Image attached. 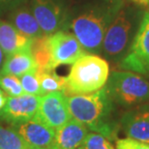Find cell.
I'll use <instances>...</instances> for the list:
<instances>
[{"label":"cell","mask_w":149,"mask_h":149,"mask_svg":"<svg viewBox=\"0 0 149 149\" xmlns=\"http://www.w3.org/2000/svg\"><path fill=\"white\" fill-rule=\"evenodd\" d=\"M67 103L72 118L109 141L117 139L120 122L114 117V103L105 86L93 93L67 96Z\"/></svg>","instance_id":"6da1fadb"},{"label":"cell","mask_w":149,"mask_h":149,"mask_svg":"<svg viewBox=\"0 0 149 149\" xmlns=\"http://www.w3.org/2000/svg\"><path fill=\"white\" fill-rule=\"evenodd\" d=\"M109 76V66L106 59L96 54H84L72 64L66 77V96L88 94L106 85Z\"/></svg>","instance_id":"7a4b0ae2"},{"label":"cell","mask_w":149,"mask_h":149,"mask_svg":"<svg viewBox=\"0 0 149 149\" xmlns=\"http://www.w3.org/2000/svg\"><path fill=\"white\" fill-rule=\"evenodd\" d=\"M119 9L118 4L91 9L73 20L71 24L73 34L86 52L95 54L102 50L106 31Z\"/></svg>","instance_id":"3957f363"},{"label":"cell","mask_w":149,"mask_h":149,"mask_svg":"<svg viewBox=\"0 0 149 149\" xmlns=\"http://www.w3.org/2000/svg\"><path fill=\"white\" fill-rule=\"evenodd\" d=\"M105 88L113 103L122 107H136L149 101V82L135 72L114 71Z\"/></svg>","instance_id":"277c9868"},{"label":"cell","mask_w":149,"mask_h":149,"mask_svg":"<svg viewBox=\"0 0 149 149\" xmlns=\"http://www.w3.org/2000/svg\"><path fill=\"white\" fill-rule=\"evenodd\" d=\"M132 29V22L124 10L116 13L106 31L102 44V50L107 58L115 59L126 49Z\"/></svg>","instance_id":"5b68a950"},{"label":"cell","mask_w":149,"mask_h":149,"mask_svg":"<svg viewBox=\"0 0 149 149\" xmlns=\"http://www.w3.org/2000/svg\"><path fill=\"white\" fill-rule=\"evenodd\" d=\"M31 11L45 35L67 27V12L61 0H32Z\"/></svg>","instance_id":"8992f818"},{"label":"cell","mask_w":149,"mask_h":149,"mask_svg":"<svg viewBox=\"0 0 149 149\" xmlns=\"http://www.w3.org/2000/svg\"><path fill=\"white\" fill-rule=\"evenodd\" d=\"M53 130H57L72 119L67 96L63 92H52L41 96L35 117Z\"/></svg>","instance_id":"52a82bcc"},{"label":"cell","mask_w":149,"mask_h":149,"mask_svg":"<svg viewBox=\"0 0 149 149\" xmlns=\"http://www.w3.org/2000/svg\"><path fill=\"white\" fill-rule=\"evenodd\" d=\"M49 46L52 70L62 65L73 64L85 54L76 36L64 30L49 35Z\"/></svg>","instance_id":"ba28073f"},{"label":"cell","mask_w":149,"mask_h":149,"mask_svg":"<svg viewBox=\"0 0 149 149\" xmlns=\"http://www.w3.org/2000/svg\"><path fill=\"white\" fill-rule=\"evenodd\" d=\"M123 69L139 74L149 73V13L142 17L131 50L121 62Z\"/></svg>","instance_id":"9c48e42d"},{"label":"cell","mask_w":149,"mask_h":149,"mask_svg":"<svg viewBox=\"0 0 149 149\" xmlns=\"http://www.w3.org/2000/svg\"><path fill=\"white\" fill-rule=\"evenodd\" d=\"M41 96L23 93L20 96L10 97L0 109V119L10 125L29 121L36 115Z\"/></svg>","instance_id":"30bf717a"},{"label":"cell","mask_w":149,"mask_h":149,"mask_svg":"<svg viewBox=\"0 0 149 149\" xmlns=\"http://www.w3.org/2000/svg\"><path fill=\"white\" fill-rule=\"evenodd\" d=\"M10 129L24 139L31 148L52 149L55 141V130L33 118L22 123L10 125Z\"/></svg>","instance_id":"8fae6325"},{"label":"cell","mask_w":149,"mask_h":149,"mask_svg":"<svg viewBox=\"0 0 149 149\" xmlns=\"http://www.w3.org/2000/svg\"><path fill=\"white\" fill-rule=\"evenodd\" d=\"M120 126L127 138L149 144V104L136 106L125 112Z\"/></svg>","instance_id":"7c38bea8"},{"label":"cell","mask_w":149,"mask_h":149,"mask_svg":"<svg viewBox=\"0 0 149 149\" xmlns=\"http://www.w3.org/2000/svg\"><path fill=\"white\" fill-rule=\"evenodd\" d=\"M85 125L72 118L55 131V141L52 149H79L88 135Z\"/></svg>","instance_id":"4fadbf2b"},{"label":"cell","mask_w":149,"mask_h":149,"mask_svg":"<svg viewBox=\"0 0 149 149\" xmlns=\"http://www.w3.org/2000/svg\"><path fill=\"white\" fill-rule=\"evenodd\" d=\"M33 40L19 33L10 22L0 19V47L4 56L17 52H31Z\"/></svg>","instance_id":"5bb4252c"},{"label":"cell","mask_w":149,"mask_h":149,"mask_svg":"<svg viewBox=\"0 0 149 149\" xmlns=\"http://www.w3.org/2000/svg\"><path fill=\"white\" fill-rule=\"evenodd\" d=\"M9 19H10L9 22L19 33L29 39L34 40L45 35L32 11L29 10L28 8L19 6L14 9L9 16Z\"/></svg>","instance_id":"9a60e30c"},{"label":"cell","mask_w":149,"mask_h":149,"mask_svg":"<svg viewBox=\"0 0 149 149\" xmlns=\"http://www.w3.org/2000/svg\"><path fill=\"white\" fill-rule=\"evenodd\" d=\"M36 70L37 65L31 52H17L6 56L0 72L20 77Z\"/></svg>","instance_id":"2e32d148"},{"label":"cell","mask_w":149,"mask_h":149,"mask_svg":"<svg viewBox=\"0 0 149 149\" xmlns=\"http://www.w3.org/2000/svg\"><path fill=\"white\" fill-rule=\"evenodd\" d=\"M31 53L36 62L39 71H54L52 69V57L49 46V35H43L34 39L31 47Z\"/></svg>","instance_id":"e0dca14e"},{"label":"cell","mask_w":149,"mask_h":149,"mask_svg":"<svg viewBox=\"0 0 149 149\" xmlns=\"http://www.w3.org/2000/svg\"><path fill=\"white\" fill-rule=\"evenodd\" d=\"M37 74L40 80V86L43 95L52 92H65L66 89V77H61L54 71H39Z\"/></svg>","instance_id":"ac0fdd59"},{"label":"cell","mask_w":149,"mask_h":149,"mask_svg":"<svg viewBox=\"0 0 149 149\" xmlns=\"http://www.w3.org/2000/svg\"><path fill=\"white\" fill-rule=\"evenodd\" d=\"M0 149H31L22 136L0 125Z\"/></svg>","instance_id":"d6986e66"},{"label":"cell","mask_w":149,"mask_h":149,"mask_svg":"<svg viewBox=\"0 0 149 149\" xmlns=\"http://www.w3.org/2000/svg\"><path fill=\"white\" fill-rule=\"evenodd\" d=\"M0 88L10 97L20 96L24 93L19 77L2 72H0Z\"/></svg>","instance_id":"ffe728a7"},{"label":"cell","mask_w":149,"mask_h":149,"mask_svg":"<svg viewBox=\"0 0 149 149\" xmlns=\"http://www.w3.org/2000/svg\"><path fill=\"white\" fill-rule=\"evenodd\" d=\"M19 81L24 93L30 95H36V96H43L37 70L20 76Z\"/></svg>","instance_id":"44dd1931"},{"label":"cell","mask_w":149,"mask_h":149,"mask_svg":"<svg viewBox=\"0 0 149 149\" xmlns=\"http://www.w3.org/2000/svg\"><path fill=\"white\" fill-rule=\"evenodd\" d=\"M79 149H115L111 141L97 133H88Z\"/></svg>","instance_id":"7402d4cb"},{"label":"cell","mask_w":149,"mask_h":149,"mask_svg":"<svg viewBox=\"0 0 149 149\" xmlns=\"http://www.w3.org/2000/svg\"><path fill=\"white\" fill-rule=\"evenodd\" d=\"M116 149H149V144L136 139L125 138L118 139L115 141Z\"/></svg>","instance_id":"603a6c76"},{"label":"cell","mask_w":149,"mask_h":149,"mask_svg":"<svg viewBox=\"0 0 149 149\" xmlns=\"http://www.w3.org/2000/svg\"><path fill=\"white\" fill-rule=\"evenodd\" d=\"M26 0H0V11L8 9H16L22 6Z\"/></svg>","instance_id":"cb8c5ba5"},{"label":"cell","mask_w":149,"mask_h":149,"mask_svg":"<svg viewBox=\"0 0 149 149\" xmlns=\"http://www.w3.org/2000/svg\"><path fill=\"white\" fill-rule=\"evenodd\" d=\"M7 95L4 91L2 90L1 88H0V109H1L4 105L6 104V101H7Z\"/></svg>","instance_id":"d4e9b609"},{"label":"cell","mask_w":149,"mask_h":149,"mask_svg":"<svg viewBox=\"0 0 149 149\" xmlns=\"http://www.w3.org/2000/svg\"><path fill=\"white\" fill-rule=\"evenodd\" d=\"M133 1L141 6H148L149 5V0H133Z\"/></svg>","instance_id":"484cf974"},{"label":"cell","mask_w":149,"mask_h":149,"mask_svg":"<svg viewBox=\"0 0 149 149\" xmlns=\"http://www.w3.org/2000/svg\"><path fill=\"white\" fill-rule=\"evenodd\" d=\"M4 58H5V56H4V53H3L2 49H1V47H0V67L2 66V64H3V61H4Z\"/></svg>","instance_id":"4316f807"},{"label":"cell","mask_w":149,"mask_h":149,"mask_svg":"<svg viewBox=\"0 0 149 149\" xmlns=\"http://www.w3.org/2000/svg\"><path fill=\"white\" fill-rule=\"evenodd\" d=\"M148 10H149V5H148ZM148 13H149V12H148Z\"/></svg>","instance_id":"83f0119b"},{"label":"cell","mask_w":149,"mask_h":149,"mask_svg":"<svg viewBox=\"0 0 149 149\" xmlns=\"http://www.w3.org/2000/svg\"><path fill=\"white\" fill-rule=\"evenodd\" d=\"M31 149H34V148H31Z\"/></svg>","instance_id":"f1b7e54d"}]
</instances>
